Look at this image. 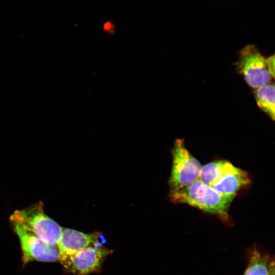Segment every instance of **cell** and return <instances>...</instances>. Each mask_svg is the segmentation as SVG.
I'll return each instance as SVG.
<instances>
[{
  "mask_svg": "<svg viewBox=\"0 0 275 275\" xmlns=\"http://www.w3.org/2000/svg\"><path fill=\"white\" fill-rule=\"evenodd\" d=\"M235 197L222 195L199 179L185 188L169 194L174 203L188 204L225 221L229 219V207Z\"/></svg>",
  "mask_w": 275,
  "mask_h": 275,
  "instance_id": "cell-1",
  "label": "cell"
},
{
  "mask_svg": "<svg viewBox=\"0 0 275 275\" xmlns=\"http://www.w3.org/2000/svg\"><path fill=\"white\" fill-rule=\"evenodd\" d=\"M172 166L169 179L170 192L185 188L198 179L202 166L188 151L184 140L176 139L172 150Z\"/></svg>",
  "mask_w": 275,
  "mask_h": 275,
  "instance_id": "cell-2",
  "label": "cell"
},
{
  "mask_svg": "<svg viewBox=\"0 0 275 275\" xmlns=\"http://www.w3.org/2000/svg\"><path fill=\"white\" fill-rule=\"evenodd\" d=\"M43 207V203L39 201L23 209L15 210L10 219L21 223L46 242L57 245L62 227L46 215Z\"/></svg>",
  "mask_w": 275,
  "mask_h": 275,
  "instance_id": "cell-3",
  "label": "cell"
},
{
  "mask_svg": "<svg viewBox=\"0 0 275 275\" xmlns=\"http://www.w3.org/2000/svg\"><path fill=\"white\" fill-rule=\"evenodd\" d=\"M10 220L20 241L24 264L33 261H59L61 254L57 244L46 242L21 223Z\"/></svg>",
  "mask_w": 275,
  "mask_h": 275,
  "instance_id": "cell-4",
  "label": "cell"
},
{
  "mask_svg": "<svg viewBox=\"0 0 275 275\" xmlns=\"http://www.w3.org/2000/svg\"><path fill=\"white\" fill-rule=\"evenodd\" d=\"M235 66L238 73L253 88L257 89L269 83L273 78L269 70L266 58L253 44L247 45L239 51Z\"/></svg>",
  "mask_w": 275,
  "mask_h": 275,
  "instance_id": "cell-5",
  "label": "cell"
},
{
  "mask_svg": "<svg viewBox=\"0 0 275 275\" xmlns=\"http://www.w3.org/2000/svg\"><path fill=\"white\" fill-rule=\"evenodd\" d=\"M111 253V250L99 243L71 255H60L59 261L73 275H89L99 272L105 259Z\"/></svg>",
  "mask_w": 275,
  "mask_h": 275,
  "instance_id": "cell-6",
  "label": "cell"
},
{
  "mask_svg": "<svg viewBox=\"0 0 275 275\" xmlns=\"http://www.w3.org/2000/svg\"><path fill=\"white\" fill-rule=\"evenodd\" d=\"M104 242L105 238L99 233L86 234L72 229L62 228L61 236L57 245L61 255H68L89 246L103 244Z\"/></svg>",
  "mask_w": 275,
  "mask_h": 275,
  "instance_id": "cell-7",
  "label": "cell"
},
{
  "mask_svg": "<svg viewBox=\"0 0 275 275\" xmlns=\"http://www.w3.org/2000/svg\"><path fill=\"white\" fill-rule=\"evenodd\" d=\"M250 182L248 173L236 167L210 186L222 195L235 196L240 189L249 185Z\"/></svg>",
  "mask_w": 275,
  "mask_h": 275,
  "instance_id": "cell-8",
  "label": "cell"
},
{
  "mask_svg": "<svg viewBox=\"0 0 275 275\" xmlns=\"http://www.w3.org/2000/svg\"><path fill=\"white\" fill-rule=\"evenodd\" d=\"M236 167L227 160L212 161L202 167L198 179L210 185Z\"/></svg>",
  "mask_w": 275,
  "mask_h": 275,
  "instance_id": "cell-9",
  "label": "cell"
},
{
  "mask_svg": "<svg viewBox=\"0 0 275 275\" xmlns=\"http://www.w3.org/2000/svg\"><path fill=\"white\" fill-rule=\"evenodd\" d=\"M254 97L258 107L272 120H274V85L270 82L254 91Z\"/></svg>",
  "mask_w": 275,
  "mask_h": 275,
  "instance_id": "cell-10",
  "label": "cell"
},
{
  "mask_svg": "<svg viewBox=\"0 0 275 275\" xmlns=\"http://www.w3.org/2000/svg\"><path fill=\"white\" fill-rule=\"evenodd\" d=\"M270 261L268 257L254 249L249 264L243 275H268Z\"/></svg>",
  "mask_w": 275,
  "mask_h": 275,
  "instance_id": "cell-11",
  "label": "cell"
},
{
  "mask_svg": "<svg viewBox=\"0 0 275 275\" xmlns=\"http://www.w3.org/2000/svg\"><path fill=\"white\" fill-rule=\"evenodd\" d=\"M103 30L109 34H113L115 32L116 25L112 21L108 20L104 23Z\"/></svg>",
  "mask_w": 275,
  "mask_h": 275,
  "instance_id": "cell-12",
  "label": "cell"
},
{
  "mask_svg": "<svg viewBox=\"0 0 275 275\" xmlns=\"http://www.w3.org/2000/svg\"><path fill=\"white\" fill-rule=\"evenodd\" d=\"M267 60V63L268 65V67L269 69V70L272 76V77L274 78V56H270L268 58H266Z\"/></svg>",
  "mask_w": 275,
  "mask_h": 275,
  "instance_id": "cell-13",
  "label": "cell"
},
{
  "mask_svg": "<svg viewBox=\"0 0 275 275\" xmlns=\"http://www.w3.org/2000/svg\"><path fill=\"white\" fill-rule=\"evenodd\" d=\"M268 275H274V263L273 260L270 262Z\"/></svg>",
  "mask_w": 275,
  "mask_h": 275,
  "instance_id": "cell-14",
  "label": "cell"
}]
</instances>
